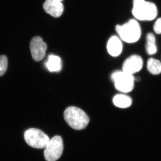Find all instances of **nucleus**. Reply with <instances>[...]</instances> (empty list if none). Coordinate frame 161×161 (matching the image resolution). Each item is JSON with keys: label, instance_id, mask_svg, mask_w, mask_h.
<instances>
[{"label": "nucleus", "instance_id": "f257e3e1", "mask_svg": "<svg viewBox=\"0 0 161 161\" xmlns=\"http://www.w3.org/2000/svg\"><path fill=\"white\" fill-rule=\"evenodd\" d=\"M64 117L68 125L75 130L85 129L90 122L89 117L86 113L76 107L67 108L64 113Z\"/></svg>", "mask_w": 161, "mask_h": 161}, {"label": "nucleus", "instance_id": "f03ea898", "mask_svg": "<svg viewBox=\"0 0 161 161\" xmlns=\"http://www.w3.org/2000/svg\"><path fill=\"white\" fill-rule=\"evenodd\" d=\"M132 14L141 21H151L158 14L156 6L154 3L145 0H133Z\"/></svg>", "mask_w": 161, "mask_h": 161}, {"label": "nucleus", "instance_id": "7ed1b4c3", "mask_svg": "<svg viewBox=\"0 0 161 161\" xmlns=\"http://www.w3.org/2000/svg\"><path fill=\"white\" fill-rule=\"evenodd\" d=\"M115 30L121 39L128 43H133L141 37L142 31L138 22L131 19L123 25H117Z\"/></svg>", "mask_w": 161, "mask_h": 161}, {"label": "nucleus", "instance_id": "20e7f679", "mask_svg": "<svg viewBox=\"0 0 161 161\" xmlns=\"http://www.w3.org/2000/svg\"><path fill=\"white\" fill-rule=\"evenodd\" d=\"M24 139L30 147L38 149H44L50 139L42 130L36 128L28 129L24 134Z\"/></svg>", "mask_w": 161, "mask_h": 161}, {"label": "nucleus", "instance_id": "39448f33", "mask_svg": "<svg viewBox=\"0 0 161 161\" xmlns=\"http://www.w3.org/2000/svg\"><path fill=\"white\" fill-rule=\"evenodd\" d=\"M111 78L114 82L116 90L123 93L132 92L134 88L135 78L123 71H116L112 73Z\"/></svg>", "mask_w": 161, "mask_h": 161}, {"label": "nucleus", "instance_id": "423d86ee", "mask_svg": "<svg viewBox=\"0 0 161 161\" xmlns=\"http://www.w3.org/2000/svg\"><path fill=\"white\" fill-rule=\"evenodd\" d=\"M44 157L46 161H56L62 155L63 142L61 136H56L49 140L44 148Z\"/></svg>", "mask_w": 161, "mask_h": 161}, {"label": "nucleus", "instance_id": "0eeeda50", "mask_svg": "<svg viewBox=\"0 0 161 161\" xmlns=\"http://www.w3.org/2000/svg\"><path fill=\"white\" fill-rule=\"evenodd\" d=\"M31 56L36 61H40L45 57L47 45L40 36H35L32 39L30 44Z\"/></svg>", "mask_w": 161, "mask_h": 161}, {"label": "nucleus", "instance_id": "6e6552de", "mask_svg": "<svg viewBox=\"0 0 161 161\" xmlns=\"http://www.w3.org/2000/svg\"><path fill=\"white\" fill-rule=\"evenodd\" d=\"M143 66V60L140 56L133 55L129 57L123 64V71L133 75L140 71Z\"/></svg>", "mask_w": 161, "mask_h": 161}, {"label": "nucleus", "instance_id": "1a4fd4ad", "mask_svg": "<svg viewBox=\"0 0 161 161\" xmlns=\"http://www.w3.org/2000/svg\"><path fill=\"white\" fill-rule=\"evenodd\" d=\"M43 8L47 13L54 18H58L62 14L64 7L61 2L58 0H46Z\"/></svg>", "mask_w": 161, "mask_h": 161}, {"label": "nucleus", "instance_id": "9d476101", "mask_svg": "<svg viewBox=\"0 0 161 161\" xmlns=\"http://www.w3.org/2000/svg\"><path fill=\"white\" fill-rule=\"evenodd\" d=\"M107 50L112 57H118L123 50V44L119 38L117 36H112L107 43Z\"/></svg>", "mask_w": 161, "mask_h": 161}, {"label": "nucleus", "instance_id": "9b49d317", "mask_svg": "<svg viewBox=\"0 0 161 161\" xmlns=\"http://www.w3.org/2000/svg\"><path fill=\"white\" fill-rule=\"evenodd\" d=\"M46 65L50 72L60 71L62 68L61 59L60 57L56 55H50L47 61Z\"/></svg>", "mask_w": 161, "mask_h": 161}, {"label": "nucleus", "instance_id": "f8f14e48", "mask_svg": "<svg viewBox=\"0 0 161 161\" xmlns=\"http://www.w3.org/2000/svg\"><path fill=\"white\" fill-rule=\"evenodd\" d=\"M113 102L115 106L121 108H126L132 105V99L128 95L118 94L114 96Z\"/></svg>", "mask_w": 161, "mask_h": 161}, {"label": "nucleus", "instance_id": "ddd939ff", "mask_svg": "<svg viewBox=\"0 0 161 161\" xmlns=\"http://www.w3.org/2000/svg\"><path fill=\"white\" fill-rule=\"evenodd\" d=\"M147 68L152 75H159L161 73V62L154 58H150L147 61Z\"/></svg>", "mask_w": 161, "mask_h": 161}, {"label": "nucleus", "instance_id": "4468645a", "mask_svg": "<svg viewBox=\"0 0 161 161\" xmlns=\"http://www.w3.org/2000/svg\"><path fill=\"white\" fill-rule=\"evenodd\" d=\"M146 51L149 55L154 54L157 52V48L156 45L155 37L153 34L150 33L147 36Z\"/></svg>", "mask_w": 161, "mask_h": 161}, {"label": "nucleus", "instance_id": "2eb2a0df", "mask_svg": "<svg viewBox=\"0 0 161 161\" xmlns=\"http://www.w3.org/2000/svg\"><path fill=\"white\" fill-rule=\"evenodd\" d=\"M8 67V59L5 55L0 56V77L5 74Z\"/></svg>", "mask_w": 161, "mask_h": 161}, {"label": "nucleus", "instance_id": "dca6fc26", "mask_svg": "<svg viewBox=\"0 0 161 161\" xmlns=\"http://www.w3.org/2000/svg\"><path fill=\"white\" fill-rule=\"evenodd\" d=\"M153 30L156 33L158 34H161V18L156 21L153 25Z\"/></svg>", "mask_w": 161, "mask_h": 161}, {"label": "nucleus", "instance_id": "f3484780", "mask_svg": "<svg viewBox=\"0 0 161 161\" xmlns=\"http://www.w3.org/2000/svg\"><path fill=\"white\" fill-rule=\"evenodd\" d=\"M58 1H60V2H62V1H64V0H58Z\"/></svg>", "mask_w": 161, "mask_h": 161}]
</instances>
